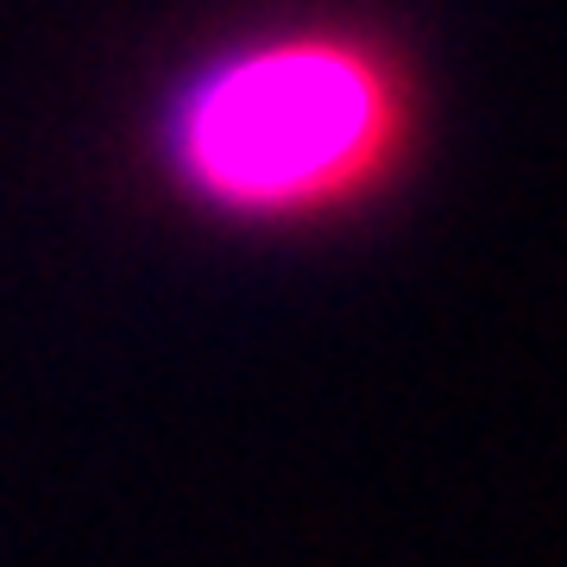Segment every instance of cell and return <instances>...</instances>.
<instances>
[{
    "label": "cell",
    "mask_w": 567,
    "mask_h": 567,
    "mask_svg": "<svg viewBox=\"0 0 567 567\" xmlns=\"http://www.w3.org/2000/svg\"><path fill=\"white\" fill-rule=\"evenodd\" d=\"M429 82L360 7H278L196 44L140 107V171L171 215L252 246L353 234L416 183Z\"/></svg>",
    "instance_id": "1"
}]
</instances>
